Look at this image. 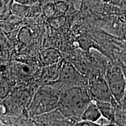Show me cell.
<instances>
[{
    "mask_svg": "<svg viewBox=\"0 0 126 126\" xmlns=\"http://www.w3.org/2000/svg\"><path fill=\"white\" fill-rule=\"evenodd\" d=\"M60 99L57 110L64 117L78 122L81 115L92 101L88 88H65L60 93Z\"/></svg>",
    "mask_w": 126,
    "mask_h": 126,
    "instance_id": "1",
    "label": "cell"
},
{
    "mask_svg": "<svg viewBox=\"0 0 126 126\" xmlns=\"http://www.w3.org/2000/svg\"><path fill=\"white\" fill-rule=\"evenodd\" d=\"M60 99L56 88L50 84L42 85L34 92L27 110L32 117L52 112L59 108Z\"/></svg>",
    "mask_w": 126,
    "mask_h": 126,
    "instance_id": "2",
    "label": "cell"
},
{
    "mask_svg": "<svg viewBox=\"0 0 126 126\" xmlns=\"http://www.w3.org/2000/svg\"><path fill=\"white\" fill-rule=\"evenodd\" d=\"M28 89L17 88L1 101V108L3 109V115L11 117L19 116L26 109H28L33 94L31 95Z\"/></svg>",
    "mask_w": 126,
    "mask_h": 126,
    "instance_id": "3",
    "label": "cell"
},
{
    "mask_svg": "<svg viewBox=\"0 0 126 126\" xmlns=\"http://www.w3.org/2000/svg\"><path fill=\"white\" fill-rule=\"evenodd\" d=\"M105 77L113 97L121 103L126 94V77L120 61L107 64Z\"/></svg>",
    "mask_w": 126,
    "mask_h": 126,
    "instance_id": "4",
    "label": "cell"
},
{
    "mask_svg": "<svg viewBox=\"0 0 126 126\" xmlns=\"http://www.w3.org/2000/svg\"><path fill=\"white\" fill-rule=\"evenodd\" d=\"M88 77V91L92 100L111 102L114 97L107 82L105 71H96Z\"/></svg>",
    "mask_w": 126,
    "mask_h": 126,
    "instance_id": "5",
    "label": "cell"
},
{
    "mask_svg": "<svg viewBox=\"0 0 126 126\" xmlns=\"http://www.w3.org/2000/svg\"><path fill=\"white\" fill-rule=\"evenodd\" d=\"M88 81L89 77L81 73L72 63L63 60L59 78L55 82L67 88H88Z\"/></svg>",
    "mask_w": 126,
    "mask_h": 126,
    "instance_id": "6",
    "label": "cell"
},
{
    "mask_svg": "<svg viewBox=\"0 0 126 126\" xmlns=\"http://www.w3.org/2000/svg\"><path fill=\"white\" fill-rule=\"evenodd\" d=\"M63 63V60L57 64L44 67L40 78L42 85L50 84L59 79Z\"/></svg>",
    "mask_w": 126,
    "mask_h": 126,
    "instance_id": "7",
    "label": "cell"
},
{
    "mask_svg": "<svg viewBox=\"0 0 126 126\" xmlns=\"http://www.w3.org/2000/svg\"><path fill=\"white\" fill-rule=\"evenodd\" d=\"M40 60L45 67L53 65L63 60L60 52L53 48H46L42 51L40 54Z\"/></svg>",
    "mask_w": 126,
    "mask_h": 126,
    "instance_id": "8",
    "label": "cell"
},
{
    "mask_svg": "<svg viewBox=\"0 0 126 126\" xmlns=\"http://www.w3.org/2000/svg\"><path fill=\"white\" fill-rule=\"evenodd\" d=\"M102 117L101 113L96 103L92 100L82 114L81 120L97 123Z\"/></svg>",
    "mask_w": 126,
    "mask_h": 126,
    "instance_id": "9",
    "label": "cell"
},
{
    "mask_svg": "<svg viewBox=\"0 0 126 126\" xmlns=\"http://www.w3.org/2000/svg\"><path fill=\"white\" fill-rule=\"evenodd\" d=\"M102 117L108 120L110 123L114 124V109L111 102L95 101Z\"/></svg>",
    "mask_w": 126,
    "mask_h": 126,
    "instance_id": "10",
    "label": "cell"
},
{
    "mask_svg": "<svg viewBox=\"0 0 126 126\" xmlns=\"http://www.w3.org/2000/svg\"><path fill=\"white\" fill-rule=\"evenodd\" d=\"M111 102L114 109V124L117 126L126 125V108L114 98Z\"/></svg>",
    "mask_w": 126,
    "mask_h": 126,
    "instance_id": "11",
    "label": "cell"
},
{
    "mask_svg": "<svg viewBox=\"0 0 126 126\" xmlns=\"http://www.w3.org/2000/svg\"><path fill=\"white\" fill-rule=\"evenodd\" d=\"M31 6L14 2L11 5L12 14L19 18H26L31 14Z\"/></svg>",
    "mask_w": 126,
    "mask_h": 126,
    "instance_id": "12",
    "label": "cell"
},
{
    "mask_svg": "<svg viewBox=\"0 0 126 126\" xmlns=\"http://www.w3.org/2000/svg\"><path fill=\"white\" fill-rule=\"evenodd\" d=\"M12 90L11 86V83L8 81L7 79L5 78L4 77L1 76V101H2L3 99H4L9 93L11 92Z\"/></svg>",
    "mask_w": 126,
    "mask_h": 126,
    "instance_id": "13",
    "label": "cell"
},
{
    "mask_svg": "<svg viewBox=\"0 0 126 126\" xmlns=\"http://www.w3.org/2000/svg\"><path fill=\"white\" fill-rule=\"evenodd\" d=\"M19 74L20 77H22L23 78H26L27 77L32 78V77L33 75V70L29 66L23 65L22 67H20L19 68Z\"/></svg>",
    "mask_w": 126,
    "mask_h": 126,
    "instance_id": "14",
    "label": "cell"
},
{
    "mask_svg": "<svg viewBox=\"0 0 126 126\" xmlns=\"http://www.w3.org/2000/svg\"><path fill=\"white\" fill-rule=\"evenodd\" d=\"M114 124H103L99 123L98 122H88V121H82L81 120L75 124V126H116Z\"/></svg>",
    "mask_w": 126,
    "mask_h": 126,
    "instance_id": "15",
    "label": "cell"
},
{
    "mask_svg": "<svg viewBox=\"0 0 126 126\" xmlns=\"http://www.w3.org/2000/svg\"><path fill=\"white\" fill-rule=\"evenodd\" d=\"M54 4H48L44 8V13L47 17H51L56 13Z\"/></svg>",
    "mask_w": 126,
    "mask_h": 126,
    "instance_id": "16",
    "label": "cell"
},
{
    "mask_svg": "<svg viewBox=\"0 0 126 126\" xmlns=\"http://www.w3.org/2000/svg\"><path fill=\"white\" fill-rule=\"evenodd\" d=\"M37 1L38 0H14V2L26 5H33L36 4Z\"/></svg>",
    "mask_w": 126,
    "mask_h": 126,
    "instance_id": "17",
    "label": "cell"
},
{
    "mask_svg": "<svg viewBox=\"0 0 126 126\" xmlns=\"http://www.w3.org/2000/svg\"><path fill=\"white\" fill-rule=\"evenodd\" d=\"M59 1H65V2H73L74 4L76 2L77 0H59Z\"/></svg>",
    "mask_w": 126,
    "mask_h": 126,
    "instance_id": "18",
    "label": "cell"
},
{
    "mask_svg": "<svg viewBox=\"0 0 126 126\" xmlns=\"http://www.w3.org/2000/svg\"><path fill=\"white\" fill-rule=\"evenodd\" d=\"M110 1H111V0H101L102 2H103L104 3H109L110 2Z\"/></svg>",
    "mask_w": 126,
    "mask_h": 126,
    "instance_id": "19",
    "label": "cell"
}]
</instances>
